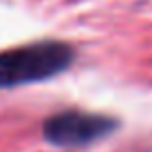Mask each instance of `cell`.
Segmentation results:
<instances>
[{
  "label": "cell",
  "instance_id": "7a4b0ae2",
  "mask_svg": "<svg viewBox=\"0 0 152 152\" xmlns=\"http://www.w3.org/2000/svg\"><path fill=\"white\" fill-rule=\"evenodd\" d=\"M114 130H116V121L110 116L85 114V112H63L45 121L43 137L52 145L76 148L99 141V139L112 134Z\"/></svg>",
  "mask_w": 152,
  "mask_h": 152
},
{
  "label": "cell",
  "instance_id": "6da1fadb",
  "mask_svg": "<svg viewBox=\"0 0 152 152\" xmlns=\"http://www.w3.org/2000/svg\"><path fill=\"white\" fill-rule=\"evenodd\" d=\"M74 58L76 52L72 45L58 40H43L0 52V90L54 78L69 69Z\"/></svg>",
  "mask_w": 152,
  "mask_h": 152
}]
</instances>
